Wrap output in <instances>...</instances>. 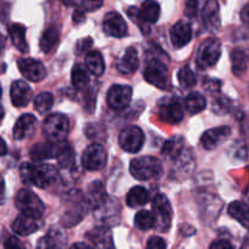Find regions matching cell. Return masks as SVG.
<instances>
[{
  "mask_svg": "<svg viewBox=\"0 0 249 249\" xmlns=\"http://www.w3.org/2000/svg\"><path fill=\"white\" fill-rule=\"evenodd\" d=\"M21 179L24 184L33 185L39 189H48L58 181L57 169L48 163H24L19 168Z\"/></svg>",
  "mask_w": 249,
  "mask_h": 249,
  "instance_id": "cell-1",
  "label": "cell"
},
{
  "mask_svg": "<svg viewBox=\"0 0 249 249\" xmlns=\"http://www.w3.org/2000/svg\"><path fill=\"white\" fill-rule=\"evenodd\" d=\"M70 133V121L62 113H53L43 123V134L49 141H65Z\"/></svg>",
  "mask_w": 249,
  "mask_h": 249,
  "instance_id": "cell-2",
  "label": "cell"
},
{
  "mask_svg": "<svg viewBox=\"0 0 249 249\" xmlns=\"http://www.w3.org/2000/svg\"><path fill=\"white\" fill-rule=\"evenodd\" d=\"M130 173L138 180H150L162 173V164L157 158L143 156L131 160Z\"/></svg>",
  "mask_w": 249,
  "mask_h": 249,
  "instance_id": "cell-3",
  "label": "cell"
},
{
  "mask_svg": "<svg viewBox=\"0 0 249 249\" xmlns=\"http://www.w3.org/2000/svg\"><path fill=\"white\" fill-rule=\"evenodd\" d=\"M221 55V44L219 39L207 38L203 43L199 45L198 51H197L196 62L197 66L202 70L211 68L216 65Z\"/></svg>",
  "mask_w": 249,
  "mask_h": 249,
  "instance_id": "cell-4",
  "label": "cell"
},
{
  "mask_svg": "<svg viewBox=\"0 0 249 249\" xmlns=\"http://www.w3.org/2000/svg\"><path fill=\"white\" fill-rule=\"evenodd\" d=\"M143 78L146 82L155 85L158 89L167 90L170 87L168 67L160 58H152L148 61L147 66L143 71Z\"/></svg>",
  "mask_w": 249,
  "mask_h": 249,
  "instance_id": "cell-5",
  "label": "cell"
},
{
  "mask_svg": "<svg viewBox=\"0 0 249 249\" xmlns=\"http://www.w3.org/2000/svg\"><path fill=\"white\" fill-rule=\"evenodd\" d=\"M152 213L155 216V229L160 232H167L172 226L173 211L164 195H157L152 202Z\"/></svg>",
  "mask_w": 249,
  "mask_h": 249,
  "instance_id": "cell-6",
  "label": "cell"
},
{
  "mask_svg": "<svg viewBox=\"0 0 249 249\" xmlns=\"http://www.w3.org/2000/svg\"><path fill=\"white\" fill-rule=\"evenodd\" d=\"M15 203H16L17 208L21 211V213L36 216V218H41L44 211H45V207L40 198L33 191L27 189L19 190L18 194L16 195Z\"/></svg>",
  "mask_w": 249,
  "mask_h": 249,
  "instance_id": "cell-7",
  "label": "cell"
},
{
  "mask_svg": "<svg viewBox=\"0 0 249 249\" xmlns=\"http://www.w3.org/2000/svg\"><path fill=\"white\" fill-rule=\"evenodd\" d=\"M119 146L129 153H136L142 148L145 136L139 126L130 125L124 128L119 134Z\"/></svg>",
  "mask_w": 249,
  "mask_h": 249,
  "instance_id": "cell-8",
  "label": "cell"
},
{
  "mask_svg": "<svg viewBox=\"0 0 249 249\" xmlns=\"http://www.w3.org/2000/svg\"><path fill=\"white\" fill-rule=\"evenodd\" d=\"M107 153L105 151L104 146L100 143H91L85 148L84 153L82 156V165L84 169L95 172L104 168L106 164Z\"/></svg>",
  "mask_w": 249,
  "mask_h": 249,
  "instance_id": "cell-9",
  "label": "cell"
},
{
  "mask_svg": "<svg viewBox=\"0 0 249 249\" xmlns=\"http://www.w3.org/2000/svg\"><path fill=\"white\" fill-rule=\"evenodd\" d=\"M158 114L165 123L178 124L184 118V108L178 97H170L160 102Z\"/></svg>",
  "mask_w": 249,
  "mask_h": 249,
  "instance_id": "cell-10",
  "label": "cell"
},
{
  "mask_svg": "<svg viewBox=\"0 0 249 249\" xmlns=\"http://www.w3.org/2000/svg\"><path fill=\"white\" fill-rule=\"evenodd\" d=\"M133 97V89L128 85H113L107 94V104L112 109L122 111L129 106Z\"/></svg>",
  "mask_w": 249,
  "mask_h": 249,
  "instance_id": "cell-11",
  "label": "cell"
},
{
  "mask_svg": "<svg viewBox=\"0 0 249 249\" xmlns=\"http://www.w3.org/2000/svg\"><path fill=\"white\" fill-rule=\"evenodd\" d=\"M19 72L23 74L26 79L31 82H40L45 78L46 71L43 63L34 58H19L18 62Z\"/></svg>",
  "mask_w": 249,
  "mask_h": 249,
  "instance_id": "cell-12",
  "label": "cell"
},
{
  "mask_svg": "<svg viewBox=\"0 0 249 249\" xmlns=\"http://www.w3.org/2000/svg\"><path fill=\"white\" fill-rule=\"evenodd\" d=\"M104 32L109 36L123 38L128 33V26H126L125 19L118 12H108L104 18Z\"/></svg>",
  "mask_w": 249,
  "mask_h": 249,
  "instance_id": "cell-13",
  "label": "cell"
},
{
  "mask_svg": "<svg viewBox=\"0 0 249 249\" xmlns=\"http://www.w3.org/2000/svg\"><path fill=\"white\" fill-rule=\"evenodd\" d=\"M41 226H43V221L40 220V218L22 213L12 223V230L19 236H28L38 231Z\"/></svg>",
  "mask_w": 249,
  "mask_h": 249,
  "instance_id": "cell-14",
  "label": "cell"
},
{
  "mask_svg": "<svg viewBox=\"0 0 249 249\" xmlns=\"http://www.w3.org/2000/svg\"><path fill=\"white\" fill-rule=\"evenodd\" d=\"M36 121L33 114H23L17 119L14 126V138L15 140H24L31 138L36 129Z\"/></svg>",
  "mask_w": 249,
  "mask_h": 249,
  "instance_id": "cell-15",
  "label": "cell"
},
{
  "mask_svg": "<svg viewBox=\"0 0 249 249\" xmlns=\"http://www.w3.org/2000/svg\"><path fill=\"white\" fill-rule=\"evenodd\" d=\"M231 129L229 126H218V128L209 129L202 136V146L206 150H214L218 147L224 140L230 136Z\"/></svg>",
  "mask_w": 249,
  "mask_h": 249,
  "instance_id": "cell-16",
  "label": "cell"
},
{
  "mask_svg": "<svg viewBox=\"0 0 249 249\" xmlns=\"http://www.w3.org/2000/svg\"><path fill=\"white\" fill-rule=\"evenodd\" d=\"M32 92L31 87L27 84L23 80H16L12 83L11 91H10V96H11V102L14 106L16 107H24L29 104L32 100Z\"/></svg>",
  "mask_w": 249,
  "mask_h": 249,
  "instance_id": "cell-17",
  "label": "cell"
},
{
  "mask_svg": "<svg viewBox=\"0 0 249 249\" xmlns=\"http://www.w3.org/2000/svg\"><path fill=\"white\" fill-rule=\"evenodd\" d=\"M192 39V29L187 22L179 21L170 29V40L175 48L180 49L187 45Z\"/></svg>",
  "mask_w": 249,
  "mask_h": 249,
  "instance_id": "cell-18",
  "label": "cell"
},
{
  "mask_svg": "<svg viewBox=\"0 0 249 249\" xmlns=\"http://www.w3.org/2000/svg\"><path fill=\"white\" fill-rule=\"evenodd\" d=\"M85 199H87V203L89 206V208L94 209V211L99 209L108 199V196H107L101 181L96 180V181L91 182L89 185Z\"/></svg>",
  "mask_w": 249,
  "mask_h": 249,
  "instance_id": "cell-19",
  "label": "cell"
},
{
  "mask_svg": "<svg viewBox=\"0 0 249 249\" xmlns=\"http://www.w3.org/2000/svg\"><path fill=\"white\" fill-rule=\"evenodd\" d=\"M57 146L58 142H53V141L49 140L48 142H38L31 148V151H29V157L34 162H43V160L56 158Z\"/></svg>",
  "mask_w": 249,
  "mask_h": 249,
  "instance_id": "cell-20",
  "label": "cell"
},
{
  "mask_svg": "<svg viewBox=\"0 0 249 249\" xmlns=\"http://www.w3.org/2000/svg\"><path fill=\"white\" fill-rule=\"evenodd\" d=\"M89 241L94 247L99 248H113V241H112V233L106 226H99L90 231L87 235Z\"/></svg>",
  "mask_w": 249,
  "mask_h": 249,
  "instance_id": "cell-21",
  "label": "cell"
},
{
  "mask_svg": "<svg viewBox=\"0 0 249 249\" xmlns=\"http://www.w3.org/2000/svg\"><path fill=\"white\" fill-rule=\"evenodd\" d=\"M67 246V236L62 230L53 229L38 242L39 248H65Z\"/></svg>",
  "mask_w": 249,
  "mask_h": 249,
  "instance_id": "cell-22",
  "label": "cell"
},
{
  "mask_svg": "<svg viewBox=\"0 0 249 249\" xmlns=\"http://www.w3.org/2000/svg\"><path fill=\"white\" fill-rule=\"evenodd\" d=\"M139 67V56L138 51L134 46H130L125 50L123 57L119 60L117 68L121 73L123 74H131V73L135 72Z\"/></svg>",
  "mask_w": 249,
  "mask_h": 249,
  "instance_id": "cell-23",
  "label": "cell"
},
{
  "mask_svg": "<svg viewBox=\"0 0 249 249\" xmlns=\"http://www.w3.org/2000/svg\"><path fill=\"white\" fill-rule=\"evenodd\" d=\"M160 15V7L156 0H145L138 10V17L146 23H155Z\"/></svg>",
  "mask_w": 249,
  "mask_h": 249,
  "instance_id": "cell-24",
  "label": "cell"
},
{
  "mask_svg": "<svg viewBox=\"0 0 249 249\" xmlns=\"http://www.w3.org/2000/svg\"><path fill=\"white\" fill-rule=\"evenodd\" d=\"M56 160H57L61 168L71 169V168L74 167V151H73L72 146L65 141L58 142Z\"/></svg>",
  "mask_w": 249,
  "mask_h": 249,
  "instance_id": "cell-25",
  "label": "cell"
},
{
  "mask_svg": "<svg viewBox=\"0 0 249 249\" xmlns=\"http://www.w3.org/2000/svg\"><path fill=\"white\" fill-rule=\"evenodd\" d=\"M9 34L12 44L17 50L26 53L28 51V44L26 40V27L19 23H14L9 27Z\"/></svg>",
  "mask_w": 249,
  "mask_h": 249,
  "instance_id": "cell-26",
  "label": "cell"
},
{
  "mask_svg": "<svg viewBox=\"0 0 249 249\" xmlns=\"http://www.w3.org/2000/svg\"><path fill=\"white\" fill-rule=\"evenodd\" d=\"M229 214L235 220L242 224L246 228H249V206L245 202L235 201L229 206Z\"/></svg>",
  "mask_w": 249,
  "mask_h": 249,
  "instance_id": "cell-27",
  "label": "cell"
},
{
  "mask_svg": "<svg viewBox=\"0 0 249 249\" xmlns=\"http://www.w3.org/2000/svg\"><path fill=\"white\" fill-rule=\"evenodd\" d=\"M148 192L145 187L142 186H135L128 192L126 195V204L130 208H136V207L145 206L148 202Z\"/></svg>",
  "mask_w": 249,
  "mask_h": 249,
  "instance_id": "cell-28",
  "label": "cell"
},
{
  "mask_svg": "<svg viewBox=\"0 0 249 249\" xmlns=\"http://www.w3.org/2000/svg\"><path fill=\"white\" fill-rule=\"evenodd\" d=\"M60 39V33H58L56 27H49L44 31L43 36L40 38V49L43 53H49L53 50L56 44L58 43Z\"/></svg>",
  "mask_w": 249,
  "mask_h": 249,
  "instance_id": "cell-29",
  "label": "cell"
},
{
  "mask_svg": "<svg viewBox=\"0 0 249 249\" xmlns=\"http://www.w3.org/2000/svg\"><path fill=\"white\" fill-rule=\"evenodd\" d=\"M85 63L89 72L95 75H102L105 72V61L99 51H90L85 56Z\"/></svg>",
  "mask_w": 249,
  "mask_h": 249,
  "instance_id": "cell-30",
  "label": "cell"
},
{
  "mask_svg": "<svg viewBox=\"0 0 249 249\" xmlns=\"http://www.w3.org/2000/svg\"><path fill=\"white\" fill-rule=\"evenodd\" d=\"M207 106L206 97L199 92H191L185 100V108L189 113L197 114L203 111Z\"/></svg>",
  "mask_w": 249,
  "mask_h": 249,
  "instance_id": "cell-31",
  "label": "cell"
},
{
  "mask_svg": "<svg viewBox=\"0 0 249 249\" xmlns=\"http://www.w3.org/2000/svg\"><path fill=\"white\" fill-rule=\"evenodd\" d=\"M72 84L75 89L78 90H83L88 87L90 82V78H89V73H88L87 68L84 67L83 65H74L72 70Z\"/></svg>",
  "mask_w": 249,
  "mask_h": 249,
  "instance_id": "cell-32",
  "label": "cell"
},
{
  "mask_svg": "<svg viewBox=\"0 0 249 249\" xmlns=\"http://www.w3.org/2000/svg\"><path fill=\"white\" fill-rule=\"evenodd\" d=\"M202 17H203L204 22L208 26L215 27L218 28L219 26V6L216 4L215 0H208L203 7V12H202Z\"/></svg>",
  "mask_w": 249,
  "mask_h": 249,
  "instance_id": "cell-33",
  "label": "cell"
},
{
  "mask_svg": "<svg viewBox=\"0 0 249 249\" xmlns=\"http://www.w3.org/2000/svg\"><path fill=\"white\" fill-rule=\"evenodd\" d=\"M231 60H232V71L237 77H241L243 73L247 71L248 58L245 51L241 49H235L231 53Z\"/></svg>",
  "mask_w": 249,
  "mask_h": 249,
  "instance_id": "cell-34",
  "label": "cell"
},
{
  "mask_svg": "<svg viewBox=\"0 0 249 249\" xmlns=\"http://www.w3.org/2000/svg\"><path fill=\"white\" fill-rule=\"evenodd\" d=\"M134 224L141 231H148L150 229L155 228V216H153V213L148 211L138 212L135 219H134Z\"/></svg>",
  "mask_w": 249,
  "mask_h": 249,
  "instance_id": "cell-35",
  "label": "cell"
},
{
  "mask_svg": "<svg viewBox=\"0 0 249 249\" xmlns=\"http://www.w3.org/2000/svg\"><path fill=\"white\" fill-rule=\"evenodd\" d=\"M53 105V96L51 92H41L34 99V107L39 113L44 114L51 109Z\"/></svg>",
  "mask_w": 249,
  "mask_h": 249,
  "instance_id": "cell-36",
  "label": "cell"
},
{
  "mask_svg": "<svg viewBox=\"0 0 249 249\" xmlns=\"http://www.w3.org/2000/svg\"><path fill=\"white\" fill-rule=\"evenodd\" d=\"M178 79L182 88H192L197 83L196 74L190 67H182L178 73Z\"/></svg>",
  "mask_w": 249,
  "mask_h": 249,
  "instance_id": "cell-37",
  "label": "cell"
},
{
  "mask_svg": "<svg viewBox=\"0 0 249 249\" xmlns=\"http://www.w3.org/2000/svg\"><path fill=\"white\" fill-rule=\"evenodd\" d=\"M184 141L181 139H172V140H168L167 142L163 146L162 153L165 156H169V157H177L180 155V152H182V147H184Z\"/></svg>",
  "mask_w": 249,
  "mask_h": 249,
  "instance_id": "cell-38",
  "label": "cell"
},
{
  "mask_svg": "<svg viewBox=\"0 0 249 249\" xmlns=\"http://www.w3.org/2000/svg\"><path fill=\"white\" fill-rule=\"evenodd\" d=\"M198 11V1L197 0H186V6H185V15L189 18H195Z\"/></svg>",
  "mask_w": 249,
  "mask_h": 249,
  "instance_id": "cell-39",
  "label": "cell"
},
{
  "mask_svg": "<svg viewBox=\"0 0 249 249\" xmlns=\"http://www.w3.org/2000/svg\"><path fill=\"white\" fill-rule=\"evenodd\" d=\"M147 248H151V249H164L167 248V243H165V241L163 240V238L160 237H151L150 240L147 241Z\"/></svg>",
  "mask_w": 249,
  "mask_h": 249,
  "instance_id": "cell-40",
  "label": "cell"
},
{
  "mask_svg": "<svg viewBox=\"0 0 249 249\" xmlns=\"http://www.w3.org/2000/svg\"><path fill=\"white\" fill-rule=\"evenodd\" d=\"M91 45H92L91 38H84V39H82V40L78 41L75 50H77L78 53H87L90 48H91Z\"/></svg>",
  "mask_w": 249,
  "mask_h": 249,
  "instance_id": "cell-41",
  "label": "cell"
},
{
  "mask_svg": "<svg viewBox=\"0 0 249 249\" xmlns=\"http://www.w3.org/2000/svg\"><path fill=\"white\" fill-rule=\"evenodd\" d=\"M104 0H84V7L88 11H92L95 9H99L102 5Z\"/></svg>",
  "mask_w": 249,
  "mask_h": 249,
  "instance_id": "cell-42",
  "label": "cell"
},
{
  "mask_svg": "<svg viewBox=\"0 0 249 249\" xmlns=\"http://www.w3.org/2000/svg\"><path fill=\"white\" fill-rule=\"evenodd\" d=\"M211 248H214V249H231V248H233V246L226 240H218V241H215V242L212 243Z\"/></svg>",
  "mask_w": 249,
  "mask_h": 249,
  "instance_id": "cell-43",
  "label": "cell"
},
{
  "mask_svg": "<svg viewBox=\"0 0 249 249\" xmlns=\"http://www.w3.org/2000/svg\"><path fill=\"white\" fill-rule=\"evenodd\" d=\"M5 247L11 248V249L12 248H22L23 247V245H22V243L19 242L16 237H9L7 238L6 242H5Z\"/></svg>",
  "mask_w": 249,
  "mask_h": 249,
  "instance_id": "cell-44",
  "label": "cell"
},
{
  "mask_svg": "<svg viewBox=\"0 0 249 249\" xmlns=\"http://www.w3.org/2000/svg\"><path fill=\"white\" fill-rule=\"evenodd\" d=\"M241 17H242V21L245 22L247 26H249V4L246 5L242 9V11H241Z\"/></svg>",
  "mask_w": 249,
  "mask_h": 249,
  "instance_id": "cell-45",
  "label": "cell"
},
{
  "mask_svg": "<svg viewBox=\"0 0 249 249\" xmlns=\"http://www.w3.org/2000/svg\"><path fill=\"white\" fill-rule=\"evenodd\" d=\"M7 153V146L5 141L0 138V156H5Z\"/></svg>",
  "mask_w": 249,
  "mask_h": 249,
  "instance_id": "cell-46",
  "label": "cell"
},
{
  "mask_svg": "<svg viewBox=\"0 0 249 249\" xmlns=\"http://www.w3.org/2000/svg\"><path fill=\"white\" fill-rule=\"evenodd\" d=\"M5 189V181H4V178L0 175V194H2V191H4Z\"/></svg>",
  "mask_w": 249,
  "mask_h": 249,
  "instance_id": "cell-47",
  "label": "cell"
},
{
  "mask_svg": "<svg viewBox=\"0 0 249 249\" xmlns=\"http://www.w3.org/2000/svg\"><path fill=\"white\" fill-rule=\"evenodd\" d=\"M79 247H83V248H89V246L88 245H84V243H75V245L72 246V248H79Z\"/></svg>",
  "mask_w": 249,
  "mask_h": 249,
  "instance_id": "cell-48",
  "label": "cell"
},
{
  "mask_svg": "<svg viewBox=\"0 0 249 249\" xmlns=\"http://www.w3.org/2000/svg\"><path fill=\"white\" fill-rule=\"evenodd\" d=\"M5 116V112H4V108H2V106L0 105V122L2 121V118H4Z\"/></svg>",
  "mask_w": 249,
  "mask_h": 249,
  "instance_id": "cell-49",
  "label": "cell"
},
{
  "mask_svg": "<svg viewBox=\"0 0 249 249\" xmlns=\"http://www.w3.org/2000/svg\"><path fill=\"white\" fill-rule=\"evenodd\" d=\"M65 5H72L74 2V0H61Z\"/></svg>",
  "mask_w": 249,
  "mask_h": 249,
  "instance_id": "cell-50",
  "label": "cell"
},
{
  "mask_svg": "<svg viewBox=\"0 0 249 249\" xmlns=\"http://www.w3.org/2000/svg\"><path fill=\"white\" fill-rule=\"evenodd\" d=\"M0 97H1V87H0Z\"/></svg>",
  "mask_w": 249,
  "mask_h": 249,
  "instance_id": "cell-51",
  "label": "cell"
}]
</instances>
